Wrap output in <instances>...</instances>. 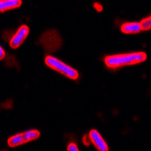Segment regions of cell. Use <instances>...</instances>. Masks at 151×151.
Returning <instances> with one entry per match:
<instances>
[{
    "mask_svg": "<svg viewBox=\"0 0 151 151\" xmlns=\"http://www.w3.org/2000/svg\"><path fill=\"white\" fill-rule=\"evenodd\" d=\"M94 8H95V9H96L98 12H101V11L102 10V9H103V7H102L101 5H99L98 3L94 4Z\"/></svg>",
    "mask_w": 151,
    "mask_h": 151,
    "instance_id": "obj_13",
    "label": "cell"
},
{
    "mask_svg": "<svg viewBox=\"0 0 151 151\" xmlns=\"http://www.w3.org/2000/svg\"><path fill=\"white\" fill-rule=\"evenodd\" d=\"M83 143H84L86 145L88 146L90 143H91V140H90L89 137H88V136L85 135L84 137H83Z\"/></svg>",
    "mask_w": 151,
    "mask_h": 151,
    "instance_id": "obj_11",
    "label": "cell"
},
{
    "mask_svg": "<svg viewBox=\"0 0 151 151\" xmlns=\"http://www.w3.org/2000/svg\"><path fill=\"white\" fill-rule=\"evenodd\" d=\"M21 4V0H0V12L18 8Z\"/></svg>",
    "mask_w": 151,
    "mask_h": 151,
    "instance_id": "obj_7",
    "label": "cell"
},
{
    "mask_svg": "<svg viewBox=\"0 0 151 151\" xmlns=\"http://www.w3.org/2000/svg\"><path fill=\"white\" fill-rule=\"evenodd\" d=\"M147 55L144 52H134L106 56L104 59L105 64L110 68H118L127 65H134L145 61Z\"/></svg>",
    "mask_w": 151,
    "mask_h": 151,
    "instance_id": "obj_1",
    "label": "cell"
},
{
    "mask_svg": "<svg viewBox=\"0 0 151 151\" xmlns=\"http://www.w3.org/2000/svg\"><path fill=\"white\" fill-rule=\"evenodd\" d=\"M29 29L26 25H22L17 30L10 40V46L12 48H17L24 42L27 36H28Z\"/></svg>",
    "mask_w": 151,
    "mask_h": 151,
    "instance_id": "obj_5",
    "label": "cell"
},
{
    "mask_svg": "<svg viewBox=\"0 0 151 151\" xmlns=\"http://www.w3.org/2000/svg\"><path fill=\"white\" fill-rule=\"evenodd\" d=\"M40 42L44 48L49 52L56 51L62 44L61 38L55 29H51L43 33L40 38Z\"/></svg>",
    "mask_w": 151,
    "mask_h": 151,
    "instance_id": "obj_3",
    "label": "cell"
},
{
    "mask_svg": "<svg viewBox=\"0 0 151 151\" xmlns=\"http://www.w3.org/2000/svg\"><path fill=\"white\" fill-rule=\"evenodd\" d=\"M88 137L91 140V142L94 144L98 151H108L107 144L98 131L95 129H92L90 131Z\"/></svg>",
    "mask_w": 151,
    "mask_h": 151,
    "instance_id": "obj_6",
    "label": "cell"
},
{
    "mask_svg": "<svg viewBox=\"0 0 151 151\" xmlns=\"http://www.w3.org/2000/svg\"><path fill=\"white\" fill-rule=\"evenodd\" d=\"M45 63L48 67L60 73L70 79H76L79 77V73H78L77 71L70 66L64 64V62H62L61 60H58L56 58L48 55V56L45 57Z\"/></svg>",
    "mask_w": 151,
    "mask_h": 151,
    "instance_id": "obj_2",
    "label": "cell"
},
{
    "mask_svg": "<svg viewBox=\"0 0 151 151\" xmlns=\"http://www.w3.org/2000/svg\"><path fill=\"white\" fill-rule=\"evenodd\" d=\"M121 31L124 33L132 34V33H138L141 31L139 23H125L121 27Z\"/></svg>",
    "mask_w": 151,
    "mask_h": 151,
    "instance_id": "obj_8",
    "label": "cell"
},
{
    "mask_svg": "<svg viewBox=\"0 0 151 151\" xmlns=\"http://www.w3.org/2000/svg\"><path fill=\"white\" fill-rule=\"evenodd\" d=\"M67 151H79L75 143H70L67 147Z\"/></svg>",
    "mask_w": 151,
    "mask_h": 151,
    "instance_id": "obj_10",
    "label": "cell"
},
{
    "mask_svg": "<svg viewBox=\"0 0 151 151\" xmlns=\"http://www.w3.org/2000/svg\"><path fill=\"white\" fill-rule=\"evenodd\" d=\"M141 30H148L151 27V17H148L147 18L143 19L139 23Z\"/></svg>",
    "mask_w": 151,
    "mask_h": 151,
    "instance_id": "obj_9",
    "label": "cell"
},
{
    "mask_svg": "<svg viewBox=\"0 0 151 151\" xmlns=\"http://www.w3.org/2000/svg\"><path fill=\"white\" fill-rule=\"evenodd\" d=\"M5 52L4 49L2 48V46H0V60L5 58Z\"/></svg>",
    "mask_w": 151,
    "mask_h": 151,
    "instance_id": "obj_12",
    "label": "cell"
},
{
    "mask_svg": "<svg viewBox=\"0 0 151 151\" xmlns=\"http://www.w3.org/2000/svg\"><path fill=\"white\" fill-rule=\"evenodd\" d=\"M40 132L38 130H30L27 132H23L21 134H17L15 135L9 137L8 140V144L11 147H14L19 145H21L25 143L34 141L40 137Z\"/></svg>",
    "mask_w": 151,
    "mask_h": 151,
    "instance_id": "obj_4",
    "label": "cell"
}]
</instances>
